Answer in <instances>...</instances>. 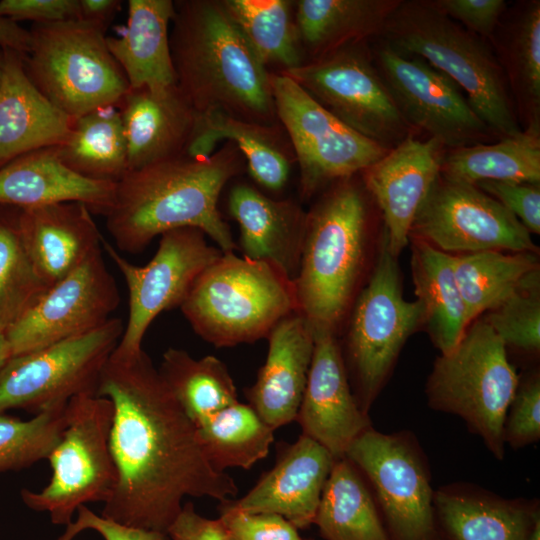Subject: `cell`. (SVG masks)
Masks as SVG:
<instances>
[{
  "mask_svg": "<svg viewBox=\"0 0 540 540\" xmlns=\"http://www.w3.org/2000/svg\"><path fill=\"white\" fill-rule=\"evenodd\" d=\"M96 395L113 404L109 444L117 470L101 516L167 533L184 497L221 502L237 495L233 478L207 460L196 427L143 350L127 358L111 354Z\"/></svg>",
  "mask_w": 540,
  "mask_h": 540,
  "instance_id": "1",
  "label": "cell"
},
{
  "mask_svg": "<svg viewBox=\"0 0 540 540\" xmlns=\"http://www.w3.org/2000/svg\"><path fill=\"white\" fill-rule=\"evenodd\" d=\"M244 160L228 141L209 157L181 156L128 171L117 182L113 206L105 215L116 247L137 254L154 237L190 227L207 234L223 253L233 252L236 245L217 203Z\"/></svg>",
  "mask_w": 540,
  "mask_h": 540,
  "instance_id": "2",
  "label": "cell"
},
{
  "mask_svg": "<svg viewBox=\"0 0 540 540\" xmlns=\"http://www.w3.org/2000/svg\"><path fill=\"white\" fill-rule=\"evenodd\" d=\"M169 34L176 84L199 112L279 124L270 73L222 1L174 2Z\"/></svg>",
  "mask_w": 540,
  "mask_h": 540,
  "instance_id": "3",
  "label": "cell"
},
{
  "mask_svg": "<svg viewBox=\"0 0 540 540\" xmlns=\"http://www.w3.org/2000/svg\"><path fill=\"white\" fill-rule=\"evenodd\" d=\"M394 50L416 56L445 74L496 138L522 131L502 66L486 41L429 0L401 1L380 35Z\"/></svg>",
  "mask_w": 540,
  "mask_h": 540,
  "instance_id": "4",
  "label": "cell"
},
{
  "mask_svg": "<svg viewBox=\"0 0 540 540\" xmlns=\"http://www.w3.org/2000/svg\"><path fill=\"white\" fill-rule=\"evenodd\" d=\"M307 214L294 287L298 312L314 331L334 332L360 275L368 207L353 176L335 181Z\"/></svg>",
  "mask_w": 540,
  "mask_h": 540,
  "instance_id": "5",
  "label": "cell"
},
{
  "mask_svg": "<svg viewBox=\"0 0 540 540\" xmlns=\"http://www.w3.org/2000/svg\"><path fill=\"white\" fill-rule=\"evenodd\" d=\"M180 308L195 332L217 347L268 336L298 311L292 279L270 262L233 252L199 275Z\"/></svg>",
  "mask_w": 540,
  "mask_h": 540,
  "instance_id": "6",
  "label": "cell"
},
{
  "mask_svg": "<svg viewBox=\"0 0 540 540\" xmlns=\"http://www.w3.org/2000/svg\"><path fill=\"white\" fill-rule=\"evenodd\" d=\"M518 382L502 340L475 319L457 345L436 359L425 391L432 409L461 417L502 460L504 421Z\"/></svg>",
  "mask_w": 540,
  "mask_h": 540,
  "instance_id": "7",
  "label": "cell"
},
{
  "mask_svg": "<svg viewBox=\"0 0 540 540\" xmlns=\"http://www.w3.org/2000/svg\"><path fill=\"white\" fill-rule=\"evenodd\" d=\"M30 49L23 57L33 85L56 108L77 118L117 106L129 90L110 53L105 29L78 19L34 23Z\"/></svg>",
  "mask_w": 540,
  "mask_h": 540,
  "instance_id": "8",
  "label": "cell"
},
{
  "mask_svg": "<svg viewBox=\"0 0 540 540\" xmlns=\"http://www.w3.org/2000/svg\"><path fill=\"white\" fill-rule=\"evenodd\" d=\"M113 404L95 394H81L66 406V425L47 457L52 475L39 492L21 491L25 505L47 512L52 523L68 525L78 507L109 500L117 470L109 438Z\"/></svg>",
  "mask_w": 540,
  "mask_h": 540,
  "instance_id": "9",
  "label": "cell"
},
{
  "mask_svg": "<svg viewBox=\"0 0 540 540\" xmlns=\"http://www.w3.org/2000/svg\"><path fill=\"white\" fill-rule=\"evenodd\" d=\"M423 322L421 303L403 297L397 257L383 234L373 272L356 301L347 340L356 386L353 394L365 413L384 387L406 340Z\"/></svg>",
  "mask_w": 540,
  "mask_h": 540,
  "instance_id": "10",
  "label": "cell"
},
{
  "mask_svg": "<svg viewBox=\"0 0 540 540\" xmlns=\"http://www.w3.org/2000/svg\"><path fill=\"white\" fill-rule=\"evenodd\" d=\"M345 457L368 483L388 540H440L428 461L412 433L370 427Z\"/></svg>",
  "mask_w": 540,
  "mask_h": 540,
  "instance_id": "11",
  "label": "cell"
},
{
  "mask_svg": "<svg viewBox=\"0 0 540 540\" xmlns=\"http://www.w3.org/2000/svg\"><path fill=\"white\" fill-rule=\"evenodd\" d=\"M120 318L86 334L11 356L0 369V413L34 415L63 408L81 394H95L103 366L123 331Z\"/></svg>",
  "mask_w": 540,
  "mask_h": 540,
  "instance_id": "12",
  "label": "cell"
},
{
  "mask_svg": "<svg viewBox=\"0 0 540 540\" xmlns=\"http://www.w3.org/2000/svg\"><path fill=\"white\" fill-rule=\"evenodd\" d=\"M270 86L278 122L299 166L303 197L363 172L389 151L347 126L288 76L270 73Z\"/></svg>",
  "mask_w": 540,
  "mask_h": 540,
  "instance_id": "13",
  "label": "cell"
},
{
  "mask_svg": "<svg viewBox=\"0 0 540 540\" xmlns=\"http://www.w3.org/2000/svg\"><path fill=\"white\" fill-rule=\"evenodd\" d=\"M366 44L343 47L280 73L347 126L390 150L412 135L413 128L400 113Z\"/></svg>",
  "mask_w": 540,
  "mask_h": 540,
  "instance_id": "14",
  "label": "cell"
},
{
  "mask_svg": "<svg viewBox=\"0 0 540 540\" xmlns=\"http://www.w3.org/2000/svg\"><path fill=\"white\" fill-rule=\"evenodd\" d=\"M196 228H178L161 235L159 247L145 266H136L103 239L102 248L122 274L129 296V314L112 355L132 357L143 337L163 311L181 306L199 275L221 255Z\"/></svg>",
  "mask_w": 540,
  "mask_h": 540,
  "instance_id": "15",
  "label": "cell"
},
{
  "mask_svg": "<svg viewBox=\"0 0 540 540\" xmlns=\"http://www.w3.org/2000/svg\"><path fill=\"white\" fill-rule=\"evenodd\" d=\"M410 236L452 255L538 250L529 231L497 200L476 185L441 174L420 207Z\"/></svg>",
  "mask_w": 540,
  "mask_h": 540,
  "instance_id": "16",
  "label": "cell"
},
{
  "mask_svg": "<svg viewBox=\"0 0 540 540\" xmlns=\"http://www.w3.org/2000/svg\"><path fill=\"white\" fill-rule=\"evenodd\" d=\"M374 63L400 113L446 150L496 139L463 91L425 60L402 54L381 41Z\"/></svg>",
  "mask_w": 540,
  "mask_h": 540,
  "instance_id": "17",
  "label": "cell"
},
{
  "mask_svg": "<svg viewBox=\"0 0 540 540\" xmlns=\"http://www.w3.org/2000/svg\"><path fill=\"white\" fill-rule=\"evenodd\" d=\"M119 303V290L101 247L5 330L11 356L91 332L111 319Z\"/></svg>",
  "mask_w": 540,
  "mask_h": 540,
  "instance_id": "18",
  "label": "cell"
},
{
  "mask_svg": "<svg viewBox=\"0 0 540 540\" xmlns=\"http://www.w3.org/2000/svg\"><path fill=\"white\" fill-rule=\"evenodd\" d=\"M302 434L325 447L337 460L372 427L368 413L351 390L344 358L334 332L314 331V351L296 416Z\"/></svg>",
  "mask_w": 540,
  "mask_h": 540,
  "instance_id": "19",
  "label": "cell"
},
{
  "mask_svg": "<svg viewBox=\"0 0 540 540\" xmlns=\"http://www.w3.org/2000/svg\"><path fill=\"white\" fill-rule=\"evenodd\" d=\"M445 151L433 138L410 135L362 172L365 187L381 210L383 234L395 257L408 244L414 219L440 174Z\"/></svg>",
  "mask_w": 540,
  "mask_h": 540,
  "instance_id": "20",
  "label": "cell"
},
{
  "mask_svg": "<svg viewBox=\"0 0 540 540\" xmlns=\"http://www.w3.org/2000/svg\"><path fill=\"white\" fill-rule=\"evenodd\" d=\"M336 460L325 447L302 434L282 447L273 468L233 502L244 511L277 514L296 529H306L314 522Z\"/></svg>",
  "mask_w": 540,
  "mask_h": 540,
  "instance_id": "21",
  "label": "cell"
},
{
  "mask_svg": "<svg viewBox=\"0 0 540 540\" xmlns=\"http://www.w3.org/2000/svg\"><path fill=\"white\" fill-rule=\"evenodd\" d=\"M128 171L184 156L197 111L177 84L130 89L118 103Z\"/></svg>",
  "mask_w": 540,
  "mask_h": 540,
  "instance_id": "22",
  "label": "cell"
},
{
  "mask_svg": "<svg viewBox=\"0 0 540 540\" xmlns=\"http://www.w3.org/2000/svg\"><path fill=\"white\" fill-rule=\"evenodd\" d=\"M15 218L23 246L48 288L102 247L103 237L82 203L19 209Z\"/></svg>",
  "mask_w": 540,
  "mask_h": 540,
  "instance_id": "23",
  "label": "cell"
},
{
  "mask_svg": "<svg viewBox=\"0 0 540 540\" xmlns=\"http://www.w3.org/2000/svg\"><path fill=\"white\" fill-rule=\"evenodd\" d=\"M266 361L248 389L249 405L274 431L296 419L314 351V330L298 311L269 333Z\"/></svg>",
  "mask_w": 540,
  "mask_h": 540,
  "instance_id": "24",
  "label": "cell"
},
{
  "mask_svg": "<svg viewBox=\"0 0 540 540\" xmlns=\"http://www.w3.org/2000/svg\"><path fill=\"white\" fill-rule=\"evenodd\" d=\"M434 511L440 540H527L540 522L537 499H506L466 483L435 490Z\"/></svg>",
  "mask_w": 540,
  "mask_h": 540,
  "instance_id": "25",
  "label": "cell"
},
{
  "mask_svg": "<svg viewBox=\"0 0 540 540\" xmlns=\"http://www.w3.org/2000/svg\"><path fill=\"white\" fill-rule=\"evenodd\" d=\"M116 182L84 177L63 163L54 147L23 154L0 168V204L19 209L77 202L106 215Z\"/></svg>",
  "mask_w": 540,
  "mask_h": 540,
  "instance_id": "26",
  "label": "cell"
},
{
  "mask_svg": "<svg viewBox=\"0 0 540 540\" xmlns=\"http://www.w3.org/2000/svg\"><path fill=\"white\" fill-rule=\"evenodd\" d=\"M0 82V168L28 152L61 144L74 119L28 78L23 55L3 50Z\"/></svg>",
  "mask_w": 540,
  "mask_h": 540,
  "instance_id": "27",
  "label": "cell"
},
{
  "mask_svg": "<svg viewBox=\"0 0 540 540\" xmlns=\"http://www.w3.org/2000/svg\"><path fill=\"white\" fill-rule=\"evenodd\" d=\"M228 207L240 227L244 257L270 262L294 281L307 214L292 201L270 199L245 184L231 190Z\"/></svg>",
  "mask_w": 540,
  "mask_h": 540,
  "instance_id": "28",
  "label": "cell"
},
{
  "mask_svg": "<svg viewBox=\"0 0 540 540\" xmlns=\"http://www.w3.org/2000/svg\"><path fill=\"white\" fill-rule=\"evenodd\" d=\"M280 124L248 122L221 111L197 112L184 156L209 157L221 140L233 142L247 162L252 177L262 186L279 190L287 182L295 161Z\"/></svg>",
  "mask_w": 540,
  "mask_h": 540,
  "instance_id": "29",
  "label": "cell"
},
{
  "mask_svg": "<svg viewBox=\"0 0 540 540\" xmlns=\"http://www.w3.org/2000/svg\"><path fill=\"white\" fill-rule=\"evenodd\" d=\"M174 13L171 0H129L127 24L120 37H106L130 89L176 84L169 39Z\"/></svg>",
  "mask_w": 540,
  "mask_h": 540,
  "instance_id": "30",
  "label": "cell"
},
{
  "mask_svg": "<svg viewBox=\"0 0 540 540\" xmlns=\"http://www.w3.org/2000/svg\"><path fill=\"white\" fill-rule=\"evenodd\" d=\"M402 0H299L295 25L303 56L313 61L380 36ZM306 61V62H308Z\"/></svg>",
  "mask_w": 540,
  "mask_h": 540,
  "instance_id": "31",
  "label": "cell"
},
{
  "mask_svg": "<svg viewBox=\"0 0 540 540\" xmlns=\"http://www.w3.org/2000/svg\"><path fill=\"white\" fill-rule=\"evenodd\" d=\"M411 268L423 324L441 354L448 353L472 323L455 277L453 255L413 239Z\"/></svg>",
  "mask_w": 540,
  "mask_h": 540,
  "instance_id": "32",
  "label": "cell"
},
{
  "mask_svg": "<svg viewBox=\"0 0 540 540\" xmlns=\"http://www.w3.org/2000/svg\"><path fill=\"white\" fill-rule=\"evenodd\" d=\"M490 39L524 128L540 126V2L520 4Z\"/></svg>",
  "mask_w": 540,
  "mask_h": 540,
  "instance_id": "33",
  "label": "cell"
},
{
  "mask_svg": "<svg viewBox=\"0 0 540 540\" xmlns=\"http://www.w3.org/2000/svg\"><path fill=\"white\" fill-rule=\"evenodd\" d=\"M453 266L471 322L515 293L540 285L535 252L488 250L453 255Z\"/></svg>",
  "mask_w": 540,
  "mask_h": 540,
  "instance_id": "34",
  "label": "cell"
},
{
  "mask_svg": "<svg viewBox=\"0 0 540 540\" xmlns=\"http://www.w3.org/2000/svg\"><path fill=\"white\" fill-rule=\"evenodd\" d=\"M440 174L473 185L481 181L540 184V126H529L495 143L446 150Z\"/></svg>",
  "mask_w": 540,
  "mask_h": 540,
  "instance_id": "35",
  "label": "cell"
},
{
  "mask_svg": "<svg viewBox=\"0 0 540 540\" xmlns=\"http://www.w3.org/2000/svg\"><path fill=\"white\" fill-rule=\"evenodd\" d=\"M313 524L325 540H388L368 483L346 457L335 461Z\"/></svg>",
  "mask_w": 540,
  "mask_h": 540,
  "instance_id": "36",
  "label": "cell"
},
{
  "mask_svg": "<svg viewBox=\"0 0 540 540\" xmlns=\"http://www.w3.org/2000/svg\"><path fill=\"white\" fill-rule=\"evenodd\" d=\"M76 173L118 182L128 172L127 144L117 106H105L74 119L65 140L53 146Z\"/></svg>",
  "mask_w": 540,
  "mask_h": 540,
  "instance_id": "37",
  "label": "cell"
},
{
  "mask_svg": "<svg viewBox=\"0 0 540 540\" xmlns=\"http://www.w3.org/2000/svg\"><path fill=\"white\" fill-rule=\"evenodd\" d=\"M158 370L195 427L238 402L234 381L215 356L195 359L182 349L169 348Z\"/></svg>",
  "mask_w": 540,
  "mask_h": 540,
  "instance_id": "38",
  "label": "cell"
},
{
  "mask_svg": "<svg viewBox=\"0 0 540 540\" xmlns=\"http://www.w3.org/2000/svg\"><path fill=\"white\" fill-rule=\"evenodd\" d=\"M196 433L207 460L219 472L251 468L267 456L274 440V430L239 401L197 425Z\"/></svg>",
  "mask_w": 540,
  "mask_h": 540,
  "instance_id": "39",
  "label": "cell"
},
{
  "mask_svg": "<svg viewBox=\"0 0 540 540\" xmlns=\"http://www.w3.org/2000/svg\"><path fill=\"white\" fill-rule=\"evenodd\" d=\"M223 6L265 64L291 69L304 63L293 2L288 0H223Z\"/></svg>",
  "mask_w": 540,
  "mask_h": 540,
  "instance_id": "40",
  "label": "cell"
},
{
  "mask_svg": "<svg viewBox=\"0 0 540 540\" xmlns=\"http://www.w3.org/2000/svg\"><path fill=\"white\" fill-rule=\"evenodd\" d=\"M47 289L23 246L16 218H0V329L5 332Z\"/></svg>",
  "mask_w": 540,
  "mask_h": 540,
  "instance_id": "41",
  "label": "cell"
},
{
  "mask_svg": "<svg viewBox=\"0 0 540 540\" xmlns=\"http://www.w3.org/2000/svg\"><path fill=\"white\" fill-rule=\"evenodd\" d=\"M66 406L29 420L0 413V473L47 459L66 425Z\"/></svg>",
  "mask_w": 540,
  "mask_h": 540,
  "instance_id": "42",
  "label": "cell"
},
{
  "mask_svg": "<svg viewBox=\"0 0 540 540\" xmlns=\"http://www.w3.org/2000/svg\"><path fill=\"white\" fill-rule=\"evenodd\" d=\"M482 319L506 348L535 355L540 350V285L515 293Z\"/></svg>",
  "mask_w": 540,
  "mask_h": 540,
  "instance_id": "43",
  "label": "cell"
},
{
  "mask_svg": "<svg viewBox=\"0 0 540 540\" xmlns=\"http://www.w3.org/2000/svg\"><path fill=\"white\" fill-rule=\"evenodd\" d=\"M540 439V378L534 372L518 382L508 407L503 440L514 449L523 448Z\"/></svg>",
  "mask_w": 540,
  "mask_h": 540,
  "instance_id": "44",
  "label": "cell"
},
{
  "mask_svg": "<svg viewBox=\"0 0 540 540\" xmlns=\"http://www.w3.org/2000/svg\"><path fill=\"white\" fill-rule=\"evenodd\" d=\"M218 510L227 540H302L298 529L280 515L244 511L230 499L221 501Z\"/></svg>",
  "mask_w": 540,
  "mask_h": 540,
  "instance_id": "45",
  "label": "cell"
},
{
  "mask_svg": "<svg viewBox=\"0 0 540 540\" xmlns=\"http://www.w3.org/2000/svg\"><path fill=\"white\" fill-rule=\"evenodd\" d=\"M475 185L502 204L529 233H540L539 184L481 181Z\"/></svg>",
  "mask_w": 540,
  "mask_h": 540,
  "instance_id": "46",
  "label": "cell"
},
{
  "mask_svg": "<svg viewBox=\"0 0 540 540\" xmlns=\"http://www.w3.org/2000/svg\"><path fill=\"white\" fill-rule=\"evenodd\" d=\"M438 11L480 38H491L506 11L504 0H429Z\"/></svg>",
  "mask_w": 540,
  "mask_h": 540,
  "instance_id": "47",
  "label": "cell"
},
{
  "mask_svg": "<svg viewBox=\"0 0 540 540\" xmlns=\"http://www.w3.org/2000/svg\"><path fill=\"white\" fill-rule=\"evenodd\" d=\"M66 526L63 534L68 540H73L75 536L87 529L96 531L104 540H171L165 532L129 527L99 516L86 505L78 507L76 521Z\"/></svg>",
  "mask_w": 540,
  "mask_h": 540,
  "instance_id": "48",
  "label": "cell"
},
{
  "mask_svg": "<svg viewBox=\"0 0 540 540\" xmlns=\"http://www.w3.org/2000/svg\"><path fill=\"white\" fill-rule=\"evenodd\" d=\"M78 0H2L0 15L14 21L53 23L78 19Z\"/></svg>",
  "mask_w": 540,
  "mask_h": 540,
  "instance_id": "49",
  "label": "cell"
},
{
  "mask_svg": "<svg viewBox=\"0 0 540 540\" xmlns=\"http://www.w3.org/2000/svg\"><path fill=\"white\" fill-rule=\"evenodd\" d=\"M167 534L171 540H227L219 519L199 515L191 502L183 505Z\"/></svg>",
  "mask_w": 540,
  "mask_h": 540,
  "instance_id": "50",
  "label": "cell"
},
{
  "mask_svg": "<svg viewBox=\"0 0 540 540\" xmlns=\"http://www.w3.org/2000/svg\"><path fill=\"white\" fill-rule=\"evenodd\" d=\"M78 20L97 25L106 30L108 24L120 10V0H78Z\"/></svg>",
  "mask_w": 540,
  "mask_h": 540,
  "instance_id": "51",
  "label": "cell"
},
{
  "mask_svg": "<svg viewBox=\"0 0 540 540\" xmlns=\"http://www.w3.org/2000/svg\"><path fill=\"white\" fill-rule=\"evenodd\" d=\"M30 31L8 17L0 15V46L25 56L30 49Z\"/></svg>",
  "mask_w": 540,
  "mask_h": 540,
  "instance_id": "52",
  "label": "cell"
},
{
  "mask_svg": "<svg viewBox=\"0 0 540 540\" xmlns=\"http://www.w3.org/2000/svg\"><path fill=\"white\" fill-rule=\"evenodd\" d=\"M11 357V350L5 335V332L0 329V369Z\"/></svg>",
  "mask_w": 540,
  "mask_h": 540,
  "instance_id": "53",
  "label": "cell"
},
{
  "mask_svg": "<svg viewBox=\"0 0 540 540\" xmlns=\"http://www.w3.org/2000/svg\"><path fill=\"white\" fill-rule=\"evenodd\" d=\"M527 540H540V522L535 525Z\"/></svg>",
  "mask_w": 540,
  "mask_h": 540,
  "instance_id": "54",
  "label": "cell"
},
{
  "mask_svg": "<svg viewBox=\"0 0 540 540\" xmlns=\"http://www.w3.org/2000/svg\"><path fill=\"white\" fill-rule=\"evenodd\" d=\"M2 63H3V57H2V55H0V82H1V78H2Z\"/></svg>",
  "mask_w": 540,
  "mask_h": 540,
  "instance_id": "55",
  "label": "cell"
},
{
  "mask_svg": "<svg viewBox=\"0 0 540 540\" xmlns=\"http://www.w3.org/2000/svg\"><path fill=\"white\" fill-rule=\"evenodd\" d=\"M302 540H313V539H302Z\"/></svg>",
  "mask_w": 540,
  "mask_h": 540,
  "instance_id": "56",
  "label": "cell"
}]
</instances>
